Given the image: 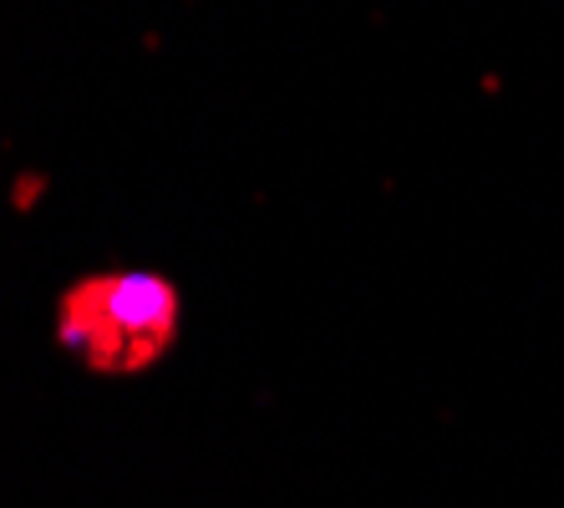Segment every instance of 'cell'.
<instances>
[{
    "label": "cell",
    "instance_id": "6da1fadb",
    "mask_svg": "<svg viewBox=\"0 0 564 508\" xmlns=\"http://www.w3.org/2000/svg\"><path fill=\"white\" fill-rule=\"evenodd\" d=\"M178 300L158 274H102L66 295L62 336L93 366H148L173 336Z\"/></svg>",
    "mask_w": 564,
    "mask_h": 508
}]
</instances>
